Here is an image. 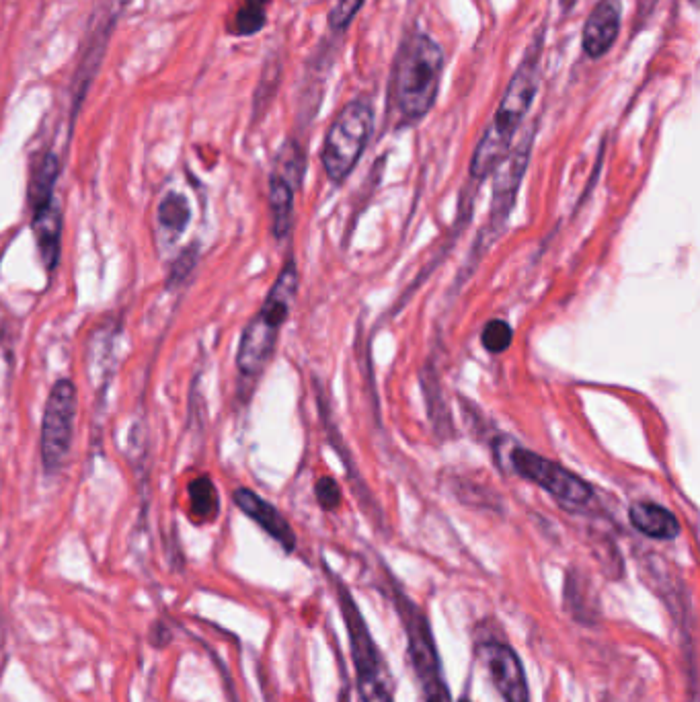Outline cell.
I'll list each match as a JSON object with an SVG mask.
<instances>
[{
  "label": "cell",
  "instance_id": "14",
  "mask_svg": "<svg viewBox=\"0 0 700 702\" xmlns=\"http://www.w3.org/2000/svg\"><path fill=\"white\" fill-rule=\"evenodd\" d=\"M33 234L37 251L48 271H54L60 259V237H62V214L56 202L33 212Z\"/></svg>",
  "mask_w": 700,
  "mask_h": 702
},
{
  "label": "cell",
  "instance_id": "19",
  "mask_svg": "<svg viewBox=\"0 0 700 702\" xmlns=\"http://www.w3.org/2000/svg\"><path fill=\"white\" fill-rule=\"evenodd\" d=\"M189 216H191L189 204L181 193L171 191L165 195L159 206V222L165 230L173 234V237H177V234H181L187 228Z\"/></svg>",
  "mask_w": 700,
  "mask_h": 702
},
{
  "label": "cell",
  "instance_id": "6",
  "mask_svg": "<svg viewBox=\"0 0 700 702\" xmlns=\"http://www.w3.org/2000/svg\"><path fill=\"white\" fill-rule=\"evenodd\" d=\"M397 610L407 635L409 657L421 682L423 702H452L448 684L442 674V663L430 620H427V616L415 602H411L403 594H397Z\"/></svg>",
  "mask_w": 700,
  "mask_h": 702
},
{
  "label": "cell",
  "instance_id": "20",
  "mask_svg": "<svg viewBox=\"0 0 700 702\" xmlns=\"http://www.w3.org/2000/svg\"><path fill=\"white\" fill-rule=\"evenodd\" d=\"M512 339H514L512 327L501 319L487 323V327L483 329V335H481L483 347L487 351H491V354H503V351H508V347L512 345Z\"/></svg>",
  "mask_w": 700,
  "mask_h": 702
},
{
  "label": "cell",
  "instance_id": "1",
  "mask_svg": "<svg viewBox=\"0 0 700 702\" xmlns=\"http://www.w3.org/2000/svg\"><path fill=\"white\" fill-rule=\"evenodd\" d=\"M544 44V31L534 35L530 48L526 50L520 66L510 78L508 87L503 91V97L495 109L491 124L487 126L481 142L471 161V175L475 179H485L495 167L501 163L505 154L510 152L516 132L524 122L526 113L530 111L536 93H538V76H540V56Z\"/></svg>",
  "mask_w": 700,
  "mask_h": 702
},
{
  "label": "cell",
  "instance_id": "13",
  "mask_svg": "<svg viewBox=\"0 0 700 702\" xmlns=\"http://www.w3.org/2000/svg\"><path fill=\"white\" fill-rule=\"evenodd\" d=\"M232 499H235L237 507L245 516H249L255 524H259L276 542H280L286 553H292L296 549V534L278 507H274L261 495L245 487L232 493Z\"/></svg>",
  "mask_w": 700,
  "mask_h": 702
},
{
  "label": "cell",
  "instance_id": "27",
  "mask_svg": "<svg viewBox=\"0 0 700 702\" xmlns=\"http://www.w3.org/2000/svg\"><path fill=\"white\" fill-rule=\"evenodd\" d=\"M575 3L577 0H561V7H563V11H569L575 7Z\"/></svg>",
  "mask_w": 700,
  "mask_h": 702
},
{
  "label": "cell",
  "instance_id": "22",
  "mask_svg": "<svg viewBox=\"0 0 700 702\" xmlns=\"http://www.w3.org/2000/svg\"><path fill=\"white\" fill-rule=\"evenodd\" d=\"M366 0H337L335 7L329 13V27L333 31H345L354 23L358 13L362 11Z\"/></svg>",
  "mask_w": 700,
  "mask_h": 702
},
{
  "label": "cell",
  "instance_id": "5",
  "mask_svg": "<svg viewBox=\"0 0 700 702\" xmlns=\"http://www.w3.org/2000/svg\"><path fill=\"white\" fill-rule=\"evenodd\" d=\"M337 596L341 616L345 620V629L352 647V659L358 676V690L364 702H393L391 684H388V672L384 666L382 653L372 639L368 624L349 592L337 583Z\"/></svg>",
  "mask_w": 700,
  "mask_h": 702
},
{
  "label": "cell",
  "instance_id": "17",
  "mask_svg": "<svg viewBox=\"0 0 700 702\" xmlns=\"http://www.w3.org/2000/svg\"><path fill=\"white\" fill-rule=\"evenodd\" d=\"M60 177V159L54 150H46L35 163L31 185H29V200L33 212L46 208L54 202V187Z\"/></svg>",
  "mask_w": 700,
  "mask_h": 702
},
{
  "label": "cell",
  "instance_id": "4",
  "mask_svg": "<svg viewBox=\"0 0 700 702\" xmlns=\"http://www.w3.org/2000/svg\"><path fill=\"white\" fill-rule=\"evenodd\" d=\"M372 126L374 107L368 97L347 101L339 109L321 148V163L331 183L339 185L352 175L368 146Z\"/></svg>",
  "mask_w": 700,
  "mask_h": 702
},
{
  "label": "cell",
  "instance_id": "3",
  "mask_svg": "<svg viewBox=\"0 0 700 702\" xmlns=\"http://www.w3.org/2000/svg\"><path fill=\"white\" fill-rule=\"evenodd\" d=\"M298 294V269L296 261L290 257L280 271L276 284L271 286L261 310L247 325L241 337L237 368L245 378H257L267 362L274 356L278 333L290 317Z\"/></svg>",
  "mask_w": 700,
  "mask_h": 702
},
{
  "label": "cell",
  "instance_id": "25",
  "mask_svg": "<svg viewBox=\"0 0 700 702\" xmlns=\"http://www.w3.org/2000/svg\"><path fill=\"white\" fill-rule=\"evenodd\" d=\"M150 643L154 647H165L171 643V631L167 629V624L163 622H154L150 627Z\"/></svg>",
  "mask_w": 700,
  "mask_h": 702
},
{
  "label": "cell",
  "instance_id": "24",
  "mask_svg": "<svg viewBox=\"0 0 700 702\" xmlns=\"http://www.w3.org/2000/svg\"><path fill=\"white\" fill-rule=\"evenodd\" d=\"M193 265H196V251L189 249L185 251L173 265L171 269V278H169V284H175L177 280H183L187 273L193 269Z\"/></svg>",
  "mask_w": 700,
  "mask_h": 702
},
{
  "label": "cell",
  "instance_id": "21",
  "mask_svg": "<svg viewBox=\"0 0 700 702\" xmlns=\"http://www.w3.org/2000/svg\"><path fill=\"white\" fill-rule=\"evenodd\" d=\"M265 21H267L265 9L253 7V5H245L235 15V23H232V33L241 35V37L255 35V33H259L263 29Z\"/></svg>",
  "mask_w": 700,
  "mask_h": 702
},
{
  "label": "cell",
  "instance_id": "8",
  "mask_svg": "<svg viewBox=\"0 0 700 702\" xmlns=\"http://www.w3.org/2000/svg\"><path fill=\"white\" fill-rule=\"evenodd\" d=\"M512 464L518 475L536 483L538 487L551 493L561 505L571 507V510L586 507L594 495L592 487L581 477L567 471L559 462L538 456L526 448H516L512 452Z\"/></svg>",
  "mask_w": 700,
  "mask_h": 702
},
{
  "label": "cell",
  "instance_id": "11",
  "mask_svg": "<svg viewBox=\"0 0 700 702\" xmlns=\"http://www.w3.org/2000/svg\"><path fill=\"white\" fill-rule=\"evenodd\" d=\"M120 15H115V11H101V13H95L93 15V21H91V27H89V33H87V44L83 48V54H81V60H79V66H76V72L72 76V113L76 115V111H79L83 99L87 97V91L91 87V83L95 81V76L99 72V66H101V60H103V54L107 50V42H109V37H111V31H113V25H115V19H118Z\"/></svg>",
  "mask_w": 700,
  "mask_h": 702
},
{
  "label": "cell",
  "instance_id": "18",
  "mask_svg": "<svg viewBox=\"0 0 700 702\" xmlns=\"http://www.w3.org/2000/svg\"><path fill=\"white\" fill-rule=\"evenodd\" d=\"M189 503H191L193 516H196L200 522H212L218 516V510H220L218 489L208 475L193 479L189 483Z\"/></svg>",
  "mask_w": 700,
  "mask_h": 702
},
{
  "label": "cell",
  "instance_id": "23",
  "mask_svg": "<svg viewBox=\"0 0 700 702\" xmlns=\"http://www.w3.org/2000/svg\"><path fill=\"white\" fill-rule=\"evenodd\" d=\"M315 493H317V499H319L321 507L327 512L337 510L339 503H341V489L331 477L319 479L317 485H315Z\"/></svg>",
  "mask_w": 700,
  "mask_h": 702
},
{
  "label": "cell",
  "instance_id": "12",
  "mask_svg": "<svg viewBox=\"0 0 700 702\" xmlns=\"http://www.w3.org/2000/svg\"><path fill=\"white\" fill-rule=\"evenodd\" d=\"M622 25V0H598L581 33V50L588 58L600 60L616 44Z\"/></svg>",
  "mask_w": 700,
  "mask_h": 702
},
{
  "label": "cell",
  "instance_id": "28",
  "mask_svg": "<svg viewBox=\"0 0 700 702\" xmlns=\"http://www.w3.org/2000/svg\"><path fill=\"white\" fill-rule=\"evenodd\" d=\"M458 702H471V700H469V698H460Z\"/></svg>",
  "mask_w": 700,
  "mask_h": 702
},
{
  "label": "cell",
  "instance_id": "15",
  "mask_svg": "<svg viewBox=\"0 0 700 702\" xmlns=\"http://www.w3.org/2000/svg\"><path fill=\"white\" fill-rule=\"evenodd\" d=\"M298 179L274 171L269 179V210H271V228L278 239H286V234L292 228V216H294V189H296Z\"/></svg>",
  "mask_w": 700,
  "mask_h": 702
},
{
  "label": "cell",
  "instance_id": "2",
  "mask_svg": "<svg viewBox=\"0 0 700 702\" xmlns=\"http://www.w3.org/2000/svg\"><path fill=\"white\" fill-rule=\"evenodd\" d=\"M444 50L432 35L411 31L395 58L391 95L405 124H415L432 111L440 93Z\"/></svg>",
  "mask_w": 700,
  "mask_h": 702
},
{
  "label": "cell",
  "instance_id": "10",
  "mask_svg": "<svg viewBox=\"0 0 700 702\" xmlns=\"http://www.w3.org/2000/svg\"><path fill=\"white\" fill-rule=\"evenodd\" d=\"M534 128H530L520 142V146L510 148V152L503 156L501 163L495 167V181H493V206H491V226L505 224L508 220L516 198L518 189L528 169L530 150H532Z\"/></svg>",
  "mask_w": 700,
  "mask_h": 702
},
{
  "label": "cell",
  "instance_id": "7",
  "mask_svg": "<svg viewBox=\"0 0 700 702\" xmlns=\"http://www.w3.org/2000/svg\"><path fill=\"white\" fill-rule=\"evenodd\" d=\"M76 386L72 380H58L46 401L42 421V462L48 475L64 466L74 438L76 421Z\"/></svg>",
  "mask_w": 700,
  "mask_h": 702
},
{
  "label": "cell",
  "instance_id": "9",
  "mask_svg": "<svg viewBox=\"0 0 700 702\" xmlns=\"http://www.w3.org/2000/svg\"><path fill=\"white\" fill-rule=\"evenodd\" d=\"M479 659L505 702H530L528 678L520 655L501 641H483L477 647Z\"/></svg>",
  "mask_w": 700,
  "mask_h": 702
},
{
  "label": "cell",
  "instance_id": "16",
  "mask_svg": "<svg viewBox=\"0 0 700 702\" xmlns=\"http://www.w3.org/2000/svg\"><path fill=\"white\" fill-rule=\"evenodd\" d=\"M629 520L641 534L655 540H674L680 534L678 518L666 507L651 501L633 503L629 510Z\"/></svg>",
  "mask_w": 700,
  "mask_h": 702
},
{
  "label": "cell",
  "instance_id": "26",
  "mask_svg": "<svg viewBox=\"0 0 700 702\" xmlns=\"http://www.w3.org/2000/svg\"><path fill=\"white\" fill-rule=\"evenodd\" d=\"M245 5H253V7L265 9L269 5V0H245Z\"/></svg>",
  "mask_w": 700,
  "mask_h": 702
}]
</instances>
